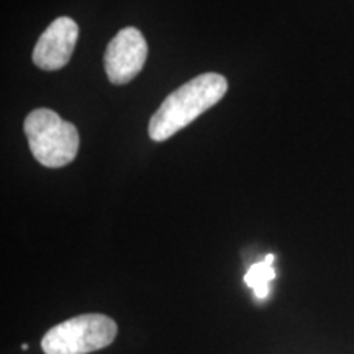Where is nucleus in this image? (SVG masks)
Here are the masks:
<instances>
[{
	"instance_id": "7ed1b4c3",
	"label": "nucleus",
	"mask_w": 354,
	"mask_h": 354,
	"mask_svg": "<svg viewBox=\"0 0 354 354\" xmlns=\"http://www.w3.org/2000/svg\"><path fill=\"white\" fill-rule=\"evenodd\" d=\"M118 333L112 318L102 313H84L69 318L43 336L46 354H88L110 346Z\"/></svg>"
},
{
	"instance_id": "f03ea898",
	"label": "nucleus",
	"mask_w": 354,
	"mask_h": 354,
	"mask_svg": "<svg viewBox=\"0 0 354 354\" xmlns=\"http://www.w3.org/2000/svg\"><path fill=\"white\" fill-rule=\"evenodd\" d=\"M24 130L30 149L39 165L64 167L76 159L79 151L77 128L53 110H33L25 118Z\"/></svg>"
},
{
	"instance_id": "f257e3e1",
	"label": "nucleus",
	"mask_w": 354,
	"mask_h": 354,
	"mask_svg": "<svg viewBox=\"0 0 354 354\" xmlns=\"http://www.w3.org/2000/svg\"><path fill=\"white\" fill-rule=\"evenodd\" d=\"M228 81L221 74L205 73L177 87L162 100L149 120L148 133L154 141H166L223 99Z\"/></svg>"
},
{
	"instance_id": "20e7f679",
	"label": "nucleus",
	"mask_w": 354,
	"mask_h": 354,
	"mask_svg": "<svg viewBox=\"0 0 354 354\" xmlns=\"http://www.w3.org/2000/svg\"><path fill=\"white\" fill-rule=\"evenodd\" d=\"M148 57V43L138 28L128 26L115 35L104 56L105 73L115 86L133 81L143 69Z\"/></svg>"
},
{
	"instance_id": "39448f33",
	"label": "nucleus",
	"mask_w": 354,
	"mask_h": 354,
	"mask_svg": "<svg viewBox=\"0 0 354 354\" xmlns=\"http://www.w3.org/2000/svg\"><path fill=\"white\" fill-rule=\"evenodd\" d=\"M79 37V26L69 17H59L44 30L33 50V63L43 71H57L69 63Z\"/></svg>"
},
{
	"instance_id": "423d86ee",
	"label": "nucleus",
	"mask_w": 354,
	"mask_h": 354,
	"mask_svg": "<svg viewBox=\"0 0 354 354\" xmlns=\"http://www.w3.org/2000/svg\"><path fill=\"white\" fill-rule=\"evenodd\" d=\"M274 264V254H268L264 261L261 263H254L250 268V271L245 274V282L248 287H251L254 295L258 299H266L269 295V282L274 281L276 277V271L272 268Z\"/></svg>"
}]
</instances>
